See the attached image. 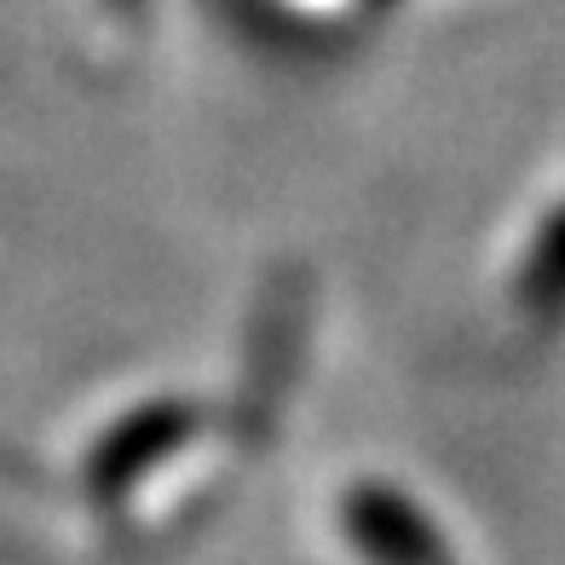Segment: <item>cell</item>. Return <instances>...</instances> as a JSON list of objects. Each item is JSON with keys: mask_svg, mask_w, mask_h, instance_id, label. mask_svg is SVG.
Masks as SVG:
<instances>
[{"mask_svg": "<svg viewBox=\"0 0 565 565\" xmlns=\"http://www.w3.org/2000/svg\"><path fill=\"white\" fill-rule=\"evenodd\" d=\"M520 295H525V306L536 318H559L565 312V209L543 225V237H536Z\"/></svg>", "mask_w": 565, "mask_h": 565, "instance_id": "2", "label": "cell"}, {"mask_svg": "<svg viewBox=\"0 0 565 565\" xmlns=\"http://www.w3.org/2000/svg\"><path fill=\"white\" fill-rule=\"evenodd\" d=\"M347 525H352L358 543L370 548L375 565H450L439 531L416 513V502H404L393 491H375V484L370 491H352Z\"/></svg>", "mask_w": 565, "mask_h": 565, "instance_id": "1", "label": "cell"}]
</instances>
